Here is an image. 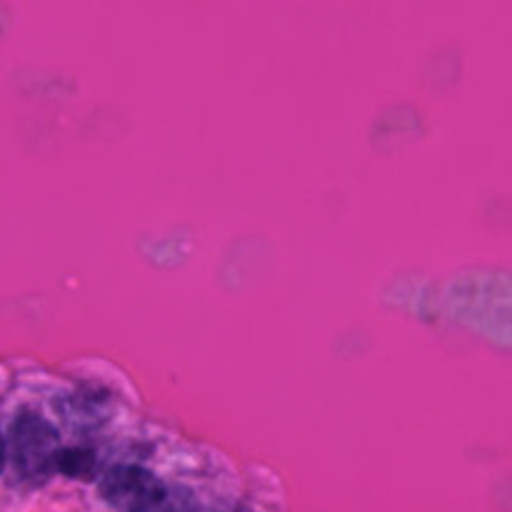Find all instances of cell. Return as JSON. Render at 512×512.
Listing matches in <instances>:
<instances>
[{
	"mask_svg": "<svg viewBox=\"0 0 512 512\" xmlns=\"http://www.w3.org/2000/svg\"><path fill=\"white\" fill-rule=\"evenodd\" d=\"M100 495L120 512H198L188 490L163 483L140 465H113L105 470Z\"/></svg>",
	"mask_w": 512,
	"mask_h": 512,
	"instance_id": "cell-1",
	"label": "cell"
},
{
	"mask_svg": "<svg viewBox=\"0 0 512 512\" xmlns=\"http://www.w3.org/2000/svg\"><path fill=\"white\" fill-rule=\"evenodd\" d=\"M5 458L10 470L25 483H43L60 473V438L53 425L35 413H23L10 423L5 435Z\"/></svg>",
	"mask_w": 512,
	"mask_h": 512,
	"instance_id": "cell-2",
	"label": "cell"
}]
</instances>
